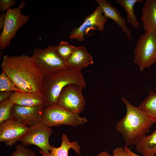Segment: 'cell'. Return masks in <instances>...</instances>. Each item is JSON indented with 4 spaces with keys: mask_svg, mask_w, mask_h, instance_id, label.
Masks as SVG:
<instances>
[{
    "mask_svg": "<svg viewBox=\"0 0 156 156\" xmlns=\"http://www.w3.org/2000/svg\"><path fill=\"white\" fill-rule=\"evenodd\" d=\"M1 67L22 92L41 94L44 76L31 57L6 55Z\"/></svg>",
    "mask_w": 156,
    "mask_h": 156,
    "instance_id": "cell-1",
    "label": "cell"
},
{
    "mask_svg": "<svg viewBox=\"0 0 156 156\" xmlns=\"http://www.w3.org/2000/svg\"><path fill=\"white\" fill-rule=\"evenodd\" d=\"M121 100L125 105L126 112L116 122V131L123 138L125 145L134 146L149 132L155 122L139 107L132 105L124 97Z\"/></svg>",
    "mask_w": 156,
    "mask_h": 156,
    "instance_id": "cell-2",
    "label": "cell"
},
{
    "mask_svg": "<svg viewBox=\"0 0 156 156\" xmlns=\"http://www.w3.org/2000/svg\"><path fill=\"white\" fill-rule=\"evenodd\" d=\"M72 84L79 86L83 88L86 86L81 72L66 68L53 75L44 76L41 93L45 107L57 105L62 89L66 86Z\"/></svg>",
    "mask_w": 156,
    "mask_h": 156,
    "instance_id": "cell-3",
    "label": "cell"
},
{
    "mask_svg": "<svg viewBox=\"0 0 156 156\" xmlns=\"http://www.w3.org/2000/svg\"><path fill=\"white\" fill-rule=\"evenodd\" d=\"M133 62L140 71L156 62V34L145 31L137 40L133 50Z\"/></svg>",
    "mask_w": 156,
    "mask_h": 156,
    "instance_id": "cell-4",
    "label": "cell"
},
{
    "mask_svg": "<svg viewBox=\"0 0 156 156\" xmlns=\"http://www.w3.org/2000/svg\"><path fill=\"white\" fill-rule=\"evenodd\" d=\"M55 47L49 45L45 49L34 50L31 57L43 76L53 75L66 68L65 62L56 52Z\"/></svg>",
    "mask_w": 156,
    "mask_h": 156,
    "instance_id": "cell-5",
    "label": "cell"
},
{
    "mask_svg": "<svg viewBox=\"0 0 156 156\" xmlns=\"http://www.w3.org/2000/svg\"><path fill=\"white\" fill-rule=\"evenodd\" d=\"M26 5L25 1H22L17 7L6 11L4 26L0 35L1 50L5 49L10 45L18 29L29 20V16L23 14L21 12Z\"/></svg>",
    "mask_w": 156,
    "mask_h": 156,
    "instance_id": "cell-6",
    "label": "cell"
},
{
    "mask_svg": "<svg viewBox=\"0 0 156 156\" xmlns=\"http://www.w3.org/2000/svg\"><path fill=\"white\" fill-rule=\"evenodd\" d=\"M87 119L72 113L58 105L45 107L42 122L49 127L66 125L72 127L82 125Z\"/></svg>",
    "mask_w": 156,
    "mask_h": 156,
    "instance_id": "cell-7",
    "label": "cell"
},
{
    "mask_svg": "<svg viewBox=\"0 0 156 156\" xmlns=\"http://www.w3.org/2000/svg\"><path fill=\"white\" fill-rule=\"evenodd\" d=\"M53 133L50 127L42 122L29 127L25 134L20 140L25 146L34 145L43 152L48 153L51 150L49 138Z\"/></svg>",
    "mask_w": 156,
    "mask_h": 156,
    "instance_id": "cell-8",
    "label": "cell"
},
{
    "mask_svg": "<svg viewBox=\"0 0 156 156\" xmlns=\"http://www.w3.org/2000/svg\"><path fill=\"white\" fill-rule=\"evenodd\" d=\"M82 88L72 84L65 86L62 90L57 105L74 114H79L84 109L85 98L81 92Z\"/></svg>",
    "mask_w": 156,
    "mask_h": 156,
    "instance_id": "cell-9",
    "label": "cell"
},
{
    "mask_svg": "<svg viewBox=\"0 0 156 156\" xmlns=\"http://www.w3.org/2000/svg\"><path fill=\"white\" fill-rule=\"evenodd\" d=\"M107 22V18L103 16L101 8L99 6H97L91 14L84 18V22L80 26L72 30L69 38L83 41L90 31L95 30L103 31Z\"/></svg>",
    "mask_w": 156,
    "mask_h": 156,
    "instance_id": "cell-10",
    "label": "cell"
},
{
    "mask_svg": "<svg viewBox=\"0 0 156 156\" xmlns=\"http://www.w3.org/2000/svg\"><path fill=\"white\" fill-rule=\"evenodd\" d=\"M29 127L11 118L0 124V142L11 146L25 134Z\"/></svg>",
    "mask_w": 156,
    "mask_h": 156,
    "instance_id": "cell-11",
    "label": "cell"
},
{
    "mask_svg": "<svg viewBox=\"0 0 156 156\" xmlns=\"http://www.w3.org/2000/svg\"><path fill=\"white\" fill-rule=\"evenodd\" d=\"M44 104L36 107L23 106L14 104L11 118L29 127L42 122Z\"/></svg>",
    "mask_w": 156,
    "mask_h": 156,
    "instance_id": "cell-12",
    "label": "cell"
},
{
    "mask_svg": "<svg viewBox=\"0 0 156 156\" xmlns=\"http://www.w3.org/2000/svg\"><path fill=\"white\" fill-rule=\"evenodd\" d=\"M102 10L103 16L106 18L113 20L126 34L128 39H132L130 29L126 25V20L122 16L118 9L106 0H96Z\"/></svg>",
    "mask_w": 156,
    "mask_h": 156,
    "instance_id": "cell-13",
    "label": "cell"
},
{
    "mask_svg": "<svg viewBox=\"0 0 156 156\" xmlns=\"http://www.w3.org/2000/svg\"><path fill=\"white\" fill-rule=\"evenodd\" d=\"M93 63L92 56L84 46L76 47L73 53L65 62L67 68L72 70L81 72L84 67Z\"/></svg>",
    "mask_w": 156,
    "mask_h": 156,
    "instance_id": "cell-14",
    "label": "cell"
},
{
    "mask_svg": "<svg viewBox=\"0 0 156 156\" xmlns=\"http://www.w3.org/2000/svg\"><path fill=\"white\" fill-rule=\"evenodd\" d=\"M142 11L140 20L144 29L156 34V0H146Z\"/></svg>",
    "mask_w": 156,
    "mask_h": 156,
    "instance_id": "cell-15",
    "label": "cell"
},
{
    "mask_svg": "<svg viewBox=\"0 0 156 156\" xmlns=\"http://www.w3.org/2000/svg\"><path fill=\"white\" fill-rule=\"evenodd\" d=\"M9 99L14 104L23 106L36 107L44 104L43 98L40 94L15 92Z\"/></svg>",
    "mask_w": 156,
    "mask_h": 156,
    "instance_id": "cell-16",
    "label": "cell"
},
{
    "mask_svg": "<svg viewBox=\"0 0 156 156\" xmlns=\"http://www.w3.org/2000/svg\"><path fill=\"white\" fill-rule=\"evenodd\" d=\"M62 142L60 147H55L51 146V150L48 153L43 152L40 150H39V153L42 156H69V150L73 149L76 153L80 156V146L77 141H74L70 142L67 135L63 133L61 137Z\"/></svg>",
    "mask_w": 156,
    "mask_h": 156,
    "instance_id": "cell-17",
    "label": "cell"
},
{
    "mask_svg": "<svg viewBox=\"0 0 156 156\" xmlns=\"http://www.w3.org/2000/svg\"><path fill=\"white\" fill-rule=\"evenodd\" d=\"M136 151L143 156H155L156 154V129L151 135L141 138L135 145Z\"/></svg>",
    "mask_w": 156,
    "mask_h": 156,
    "instance_id": "cell-18",
    "label": "cell"
},
{
    "mask_svg": "<svg viewBox=\"0 0 156 156\" xmlns=\"http://www.w3.org/2000/svg\"><path fill=\"white\" fill-rule=\"evenodd\" d=\"M144 0H115L117 4L120 5L125 10L127 14V22L129 23L134 29H138L140 23L138 20L135 14L134 6L136 3H141Z\"/></svg>",
    "mask_w": 156,
    "mask_h": 156,
    "instance_id": "cell-19",
    "label": "cell"
},
{
    "mask_svg": "<svg viewBox=\"0 0 156 156\" xmlns=\"http://www.w3.org/2000/svg\"><path fill=\"white\" fill-rule=\"evenodd\" d=\"M139 107L147 116L156 122V93L150 91Z\"/></svg>",
    "mask_w": 156,
    "mask_h": 156,
    "instance_id": "cell-20",
    "label": "cell"
},
{
    "mask_svg": "<svg viewBox=\"0 0 156 156\" xmlns=\"http://www.w3.org/2000/svg\"><path fill=\"white\" fill-rule=\"evenodd\" d=\"M76 47L67 42L61 41L58 45L55 46V49L57 54L65 62L70 57Z\"/></svg>",
    "mask_w": 156,
    "mask_h": 156,
    "instance_id": "cell-21",
    "label": "cell"
},
{
    "mask_svg": "<svg viewBox=\"0 0 156 156\" xmlns=\"http://www.w3.org/2000/svg\"><path fill=\"white\" fill-rule=\"evenodd\" d=\"M0 91L22 92L14 83L3 71L0 75Z\"/></svg>",
    "mask_w": 156,
    "mask_h": 156,
    "instance_id": "cell-22",
    "label": "cell"
},
{
    "mask_svg": "<svg viewBox=\"0 0 156 156\" xmlns=\"http://www.w3.org/2000/svg\"><path fill=\"white\" fill-rule=\"evenodd\" d=\"M14 103L9 99L0 103V124L11 118V114Z\"/></svg>",
    "mask_w": 156,
    "mask_h": 156,
    "instance_id": "cell-23",
    "label": "cell"
},
{
    "mask_svg": "<svg viewBox=\"0 0 156 156\" xmlns=\"http://www.w3.org/2000/svg\"><path fill=\"white\" fill-rule=\"evenodd\" d=\"M15 149L10 156H37L34 152L21 144L16 145Z\"/></svg>",
    "mask_w": 156,
    "mask_h": 156,
    "instance_id": "cell-24",
    "label": "cell"
},
{
    "mask_svg": "<svg viewBox=\"0 0 156 156\" xmlns=\"http://www.w3.org/2000/svg\"><path fill=\"white\" fill-rule=\"evenodd\" d=\"M16 1L14 0H0V11L5 12L11 9V7L15 4Z\"/></svg>",
    "mask_w": 156,
    "mask_h": 156,
    "instance_id": "cell-25",
    "label": "cell"
},
{
    "mask_svg": "<svg viewBox=\"0 0 156 156\" xmlns=\"http://www.w3.org/2000/svg\"><path fill=\"white\" fill-rule=\"evenodd\" d=\"M112 156H130L122 147L115 148L112 151Z\"/></svg>",
    "mask_w": 156,
    "mask_h": 156,
    "instance_id": "cell-26",
    "label": "cell"
},
{
    "mask_svg": "<svg viewBox=\"0 0 156 156\" xmlns=\"http://www.w3.org/2000/svg\"><path fill=\"white\" fill-rule=\"evenodd\" d=\"M15 92L13 91H5L1 92L0 93V102H1L8 99Z\"/></svg>",
    "mask_w": 156,
    "mask_h": 156,
    "instance_id": "cell-27",
    "label": "cell"
},
{
    "mask_svg": "<svg viewBox=\"0 0 156 156\" xmlns=\"http://www.w3.org/2000/svg\"><path fill=\"white\" fill-rule=\"evenodd\" d=\"M6 16V12H3L0 14V30L2 29L4 25L5 18Z\"/></svg>",
    "mask_w": 156,
    "mask_h": 156,
    "instance_id": "cell-28",
    "label": "cell"
},
{
    "mask_svg": "<svg viewBox=\"0 0 156 156\" xmlns=\"http://www.w3.org/2000/svg\"><path fill=\"white\" fill-rule=\"evenodd\" d=\"M124 148L130 156H140L131 151L128 146L124 145Z\"/></svg>",
    "mask_w": 156,
    "mask_h": 156,
    "instance_id": "cell-29",
    "label": "cell"
},
{
    "mask_svg": "<svg viewBox=\"0 0 156 156\" xmlns=\"http://www.w3.org/2000/svg\"><path fill=\"white\" fill-rule=\"evenodd\" d=\"M97 156H112V155L111 156L107 151H105L98 153Z\"/></svg>",
    "mask_w": 156,
    "mask_h": 156,
    "instance_id": "cell-30",
    "label": "cell"
},
{
    "mask_svg": "<svg viewBox=\"0 0 156 156\" xmlns=\"http://www.w3.org/2000/svg\"><path fill=\"white\" fill-rule=\"evenodd\" d=\"M155 79H156V76L155 77Z\"/></svg>",
    "mask_w": 156,
    "mask_h": 156,
    "instance_id": "cell-31",
    "label": "cell"
}]
</instances>
